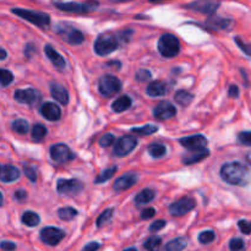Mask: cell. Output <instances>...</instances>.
Listing matches in <instances>:
<instances>
[{
    "label": "cell",
    "mask_w": 251,
    "mask_h": 251,
    "mask_svg": "<svg viewBox=\"0 0 251 251\" xmlns=\"http://www.w3.org/2000/svg\"><path fill=\"white\" fill-rule=\"evenodd\" d=\"M132 33L131 29L129 31H124L122 33L112 34V33H104L98 36V38L95 42V51L96 54L100 56H105L112 54L113 51L117 50L119 48L120 43H125L129 41V36Z\"/></svg>",
    "instance_id": "6da1fadb"
},
{
    "label": "cell",
    "mask_w": 251,
    "mask_h": 251,
    "mask_svg": "<svg viewBox=\"0 0 251 251\" xmlns=\"http://www.w3.org/2000/svg\"><path fill=\"white\" fill-rule=\"evenodd\" d=\"M221 178L230 185L245 186L250 181V172L244 164L239 162H230L221 168Z\"/></svg>",
    "instance_id": "7a4b0ae2"
},
{
    "label": "cell",
    "mask_w": 251,
    "mask_h": 251,
    "mask_svg": "<svg viewBox=\"0 0 251 251\" xmlns=\"http://www.w3.org/2000/svg\"><path fill=\"white\" fill-rule=\"evenodd\" d=\"M157 48L164 58H174L180 51V42L174 34L166 33L159 38Z\"/></svg>",
    "instance_id": "3957f363"
},
{
    "label": "cell",
    "mask_w": 251,
    "mask_h": 251,
    "mask_svg": "<svg viewBox=\"0 0 251 251\" xmlns=\"http://www.w3.org/2000/svg\"><path fill=\"white\" fill-rule=\"evenodd\" d=\"M54 5L61 11L74 12V14H88V12H92L98 9L100 2L95 1V0H90V1L85 2H54Z\"/></svg>",
    "instance_id": "277c9868"
},
{
    "label": "cell",
    "mask_w": 251,
    "mask_h": 251,
    "mask_svg": "<svg viewBox=\"0 0 251 251\" xmlns=\"http://www.w3.org/2000/svg\"><path fill=\"white\" fill-rule=\"evenodd\" d=\"M12 14L17 15L21 19L26 20V21L31 22L32 25H36L38 27H47L50 24V17L49 15L44 14L41 11H32V10H26V9H12Z\"/></svg>",
    "instance_id": "5b68a950"
},
{
    "label": "cell",
    "mask_w": 251,
    "mask_h": 251,
    "mask_svg": "<svg viewBox=\"0 0 251 251\" xmlns=\"http://www.w3.org/2000/svg\"><path fill=\"white\" fill-rule=\"evenodd\" d=\"M56 33L60 34L61 38L66 42V43L71 44V46H78V44H82L85 41V37L83 33L80 29L75 28L71 25L68 24H60L56 26Z\"/></svg>",
    "instance_id": "8992f818"
},
{
    "label": "cell",
    "mask_w": 251,
    "mask_h": 251,
    "mask_svg": "<svg viewBox=\"0 0 251 251\" xmlns=\"http://www.w3.org/2000/svg\"><path fill=\"white\" fill-rule=\"evenodd\" d=\"M122 88V82L117 76L104 75L98 81V90L105 97H113Z\"/></svg>",
    "instance_id": "52a82bcc"
},
{
    "label": "cell",
    "mask_w": 251,
    "mask_h": 251,
    "mask_svg": "<svg viewBox=\"0 0 251 251\" xmlns=\"http://www.w3.org/2000/svg\"><path fill=\"white\" fill-rule=\"evenodd\" d=\"M50 152V157L55 163L59 164H65L69 162L73 161L75 158V154L74 152L66 146L65 144H55L50 147L49 150Z\"/></svg>",
    "instance_id": "ba28073f"
},
{
    "label": "cell",
    "mask_w": 251,
    "mask_h": 251,
    "mask_svg": "<svg viewBox=\"0 0 251 251\" xmlns=\"http://www.w3.org/2000/svg\"><path fill=\"white\" fill-rule=\"evenodd\" d=\"M137 146V139L136 137L131 136V135H125V136L120 137L117 141V145L114 146L113 153L115 156L124 157L129 154L130 152L134 151Z\"/></svg>",
    "instance_id": "9c48e42d"
},
{
    "label": "cell",
    "mask_w": 251,
    "mask_h": 251,
    "mask_svg": "<svg viewBox=\"0 0 251 251\" xmlns=\"http://www.w3.org/2000/svg\"><path fill=\"white\" fill-rule=\"evenodd\" d=\"M82 190V183L76 179H59L56 183V191L61 195H76Z\"/></svg>",
    "instance_id": "30bf717a"
},
{
    "label": "cell",
    "mask_w": 251,
    "mask_h": 251,
    "mask_svg": "<svg viewBox=\"0 0 251 251\" xmlns=\"http://www.w3.org/2000/svg\"><path fill=\"white\" fill-rule=\"evenodd\" d=\"M39 237H41V240L44 244L49 245V247H55L64 239L65 233H64V230L59 229V228L46 227L41 230Z\"/></svg>",
    "instance_id": "8fae6325"
},
{
    "label": "cell",
    "mask_w": 251,
    "mask_h": 251,
    "mask_svg": "<svg viewBox=\"0 0 251 251\" xmlns=\"http://www.w3.org/2000/svg\"><path fill=\"white\" fill-rule=\"evenodd\" d=\"M221 0H196L186 5V9L194 10V11L201 12V14L212 15L217 11Z\"/></svg>",
    "instance_id": "7c38bea8"
},
{
    "label": "cell",
    "mask_w": 251,
    "mask_h": 251,
    "mask_svg": "<svg viewBox=\"0 0 251 251\" xmlns=\"http://www.w3.org/2000/svg\"><path fill=\"white\" fill-rule=\"evenodd\" d=\"M15 100H17L19 103L27 105H37L41 100V95L37 90L34 88H26V90H16L15 91Z\"/></svg>",
    "instance_id": "4fadbf2b"
},
{
    "label": "cell",
    "mask_w": 251,
    "mask_h": 251,
    "mask_svg": "<svg viewBox=\"0 0 251 251\" xmlns=\"http://www.w3.org/2000/svg\"><path fill=\"white\" fill-rule=\"evenodd\" d=\"M195 205L196 203L195 201H194V199L185 196V198L179 199L178 201H176V202H173L169 206V213H171L172 216H176V217L184 216L188 212H190L191 210H194V208H195Z\"/></svg>",
    "instance_id": "5bb4252c"
},
{
    "label": "cell",
    "mask_w": 251,
    "mask_h": 251,
    "mask_svg": "<svg viewBox=\"0 0 251 251\" xmlns=\"http://www.w3.org/2000/svg\"><path fill=\"white\" fill-rule=\"evenodd\" d=\"M180 145L185 147L186 150L190 151H199V150H203L207 146V139L202 135H193V136L184 137V139L179 140Z\"/></svg>",
    "instance_id": "9a60e30c"
},
{
    "label": "cell",
    "mask_w": 251,
    "mask_h": 251,
    "mask_svg": "<svg viewBox=\"0 0 251 251\" xmlns=\"http://www.w3.org/2000/svg\"><path fill=\"white\" fill-rule=\"evenodd\" d=\"M139 180V174L134 173V172H130V173H125L124 176H122L120 178H118L117 180L113 184V190L115 191H124L127 189L132 188V186L136 184V181Z\"/></svg>",
    "instance_id": "2e32d148"
},
{
    "label": "cell",
    "mask_w": 251,
    "mask_h": 251,
    "mask_svg": "<svg viewBox=\"0 0 251 251\" xmlns=\"http://www.w3.org/2000/svg\"><path fill=\"white\" fill-rule=\"evenodd\" d=\"M176 114V108L174 107L172 103L166 102V100L159 102L153 109L154 118L158 120L171 119V118H173Z\"/></svg>",
    "instance_id": "e0dca14e"
},
{
    "label": "cell",
    "mask_w": 251,
    "mask_h": 251,
    "mask_svg": "<svg viewBox=\"0 0 251 251\" xmlns=\"http://www.w3.org/2000/svg\"><path fill=\"white\" fill-rule=\"evenodd\" d=\"M39 112L43 115L44 119L49 120V122H58L61 118V109L59 108L58 104H55V103H43L42 107L39 108Z\"/></svg>",
    "instance_id": "ac0fdd59"
},
{
    "label": "cell",
    "mask_w": 251,
    "mask_h": 251,
    "mask_svg": "<svg viewBox=\"0 0 251 251\" xmlns=\"http://www.w3.org/2000/svg\"><path fill=\"white\" fill-rule=\"evenodd\" d=\"M20 178V169L11 164H2L0 168V180L2 183H12Z\"/></svg>",
    "instance_id": "d6986e66"
},
{
    "label": "cell",
    "mask_w": 251,
    "mask_h": 251,
    "mask_svg": "<svg viewBox=\"0 0 251 251\" xmlns=\"http://www.w3.org/2000/svg\"><path fill=\"white\" fill-rule=\"evenodd\" d=\"M49 88H50V93H51V96H53L54 100H58L61 105L68 104L69 93H68V91L63 87V86L59 85V83H56V82H51L50 86H49Z\"/></svg>",
    "instance_id": "ffe728a7"
},
{
    "label": "cell",
    "mask_w": 251,
    "mask_h": 251,
    "mask_svg": "<svg viewBox=\"0 0 251 251\" xmlns=\"http://www.w3.org/2000/svg\"><path fill=\"white\" fill-rule=\"evenodd\" d=\"M44 53H46L47 58L51 61V64H53L56 69H64L66 66L65 59H64L53 47L49 46V44H47V46L44 47Z\"/></svg>",
    "instance_id": "44dd1931"
},
{
    "label": "cell",
    "mask_w": 251,
    "mask_h": 251,
    "mask_svg": "<svg viewBox=\"0 0 251 251\" xmlns=\"http://www.w3.org/2000/svg\"><path fill=\"white\" fill-rule=\"evenodd\" d=\"M208 154H210V151H208L207 149L199 150V151L193 152V153L185 154V156L181 158V162H183V164H185V166H191V164H195L203 161L206 157H208Z\"/></svg>",
    "instance_id": "7402d4cb"
},
{
    "label": "cell",
    "mask_w": 251,
    "mask_h": 251,
    "mask_svg": "<svg viewBox=\"0 0 251 251\" xmlns=\"http://www.w3.org/2000/svg\"><path fill=\"white\" fill-rule=\"evenodd\" d=\"M206 25L208 26V28H212L218 31V29H229L230 26L233 25L232 20L223 19V17H210L206 22Z\"/></svg>",
    "instance_id": "603a6c76"
},
{
    "label": "cell",
    "mask_w": 251,
    "mask_h": 251,
    "mask_svg": "<svg viewBox=\"0 0 251 251\" xmlns=\"http://www.w3.org/2000/svg\"><path fill=\"white\" fill-rule=\"evenodd\" d=\"M166 92L167 86L162 81H153V82L150 83L146 90V93L151 97H161V96L166 95Z\"/></svg>",
    "instance_id": "cb8c5ba5"
},
{
    "label": "cell",
    "mask_w": 251,
    "mask_h": 251,
    "mask_svg": "<svg viewBox=\"0 0 251 251\" xmlns=\"http://www.w3.org/2000/svg\"><path fill=\"white\" fill-rule=\"evenodd\" d=\"M131 98L129 97V96L124 95L122 96V97H119L118 100H115L114 102H113L112 104V109L114 110L115 113H123L125 112L126 109H129L130 107H131Z\"/></svg>",
    "instance_id": "d4e9b609"
},
{
    "label": "cell",
    "mask_w": 251,
    "mask_h": 251,
    "mask_svg": "<svg viewBox=\"0 0 251 251\" xmlns=\"http://www.w3.org/2000/svg\"><path fill=\"white\" fill-rule=\"evenodd\" d=\"M156 196V193L152 189H145V190L140 191L136 196H135V203L136 205H144V203L151 202Z\"/></svg>",
    "instance_id": "484cf974"
},
{
    "label": "cell",
    "mask_w": 251,
    "mask_h": 251,
    "mask_svg": "<svg viewBox=\"0 0 251 251\" xmlns=\"http://www.w3.org/2000/svg\"><path fill=\"white\" fill-rule=\"evenodd\" d=\"M188 245V239L184 237L176 238V239L171 240L169 243H167L164 250L166 251H183Z\"/></svg>",
    "instance_id": "4316f807"
},
{
    "label": "cell",
    "mask_w": 251,
    "mask_h": 251,
    "mask_svg": "<svg viewBox=\"0 0 251 251\" xmlns=\"http://www.w3.org/2000/svg\"><path fill=\"white\" fill-rule=\"evenodd\" d=\"M21 221L25 226H27V227H36V226H38L39 222H41V218H39V216L37 215V213L32 212V211H26V212L22 215Z\"/></svg>",
    "instance_id": "83f0119b"
},
{
    "label": "cell",
    "mask_w": 251,
    "mask_h": 251,
    "mask_svg": "<svg viewBox=\"0 0 251 251\" xmlns=\"http://www.w3.org/2000/svg\"><path fill=\"white\" fill-rule=\"evenodd\" d=\"M174 100H176V102L178 103V104L183 105V107H186V105L190 104L191 102H193L194 100V96L191 95V93L186 92V91H178V92L176 93V96H174Z\"/></svg>",
    "instance_id": "f1b7e54d"
},
{
    "label": "cell",
    "mask_w": 251,
    "mask_h": 251,
    "mask_svg": "<svg viewBox=\"0 0 251 251\" xmlns=\"http://www.w3.org/2000/svg\"><path fill=\"white\" fill-rule=\"evenodd\" d=\"M147 152L153 158H161V157H163L166 154L167 149L161 144H151L147 147Z\"/></svg>",
    "instance_id": "f546056e"
},
{
    "label": "cell",
    "mask_w": 251,
    "mask_h": 251,
    "mask_svg": "<svg viewBox=\"0 0 251 251\" xmlns=\"http://www.w3.org/2000/svg\"><path fill=\"white\" fill-rule=\"evenodd\" d=\"M47 135V127L42 124H34L31 130L32 140L34 141H42Z\"/></svg>",
    "instance_id": "4dcf8cb0"
},
{
    "label": "cell",
    "mask_w": 251,
    "mask_h": 251,
    "mask_svg": "<svg viewBox=\"0 0 251 251\" xmlns=\"http://www.w3.org/2000/svg\"><path fill=\"white\" fill-rule=\"evenodd\" d=\"M117 171H118V167H115V166L109 167V168H107V169H105V171H103L102 173H100V176H98L97 178H96L95 183L96 184L105 183V181L109 180V179L112 178V176H114L115 173H117Z\"/></svg>",
    "instance_id": "1f68e13d"
},
{
    "label": "cell",
    "mask_w": 251,
    "mask_h": 251,
    "mask_svg": "<svg viewBox=\"0 0 251 251\" xmlns=\"http://www.w3.org/2000/svg\"><path fill=\"white\" fill-rule=\"evenodd\" d=\"M157 131H158V126L153 124H147V125H144L142 127H134V129H131V132H135V134L137 135H141V136L152 135Z\"/></svg>",
    "instance_id": "d6a6232c"
},
{
    "label": "cell",
    "mask_w": 251,
    "mask_h": 251,
    "mask_svg": "<svg viewBox=\"0 0 251 251\" xmlns=\"http://www.w3.org/2000/svg\"><path fill=\"white\" fill-rule=\"evenodd\" d=\"M162 247V239L159 237H151L145 242L144 248L147 251H159Z\"/></svg>",
    "instance_id": "836d02e7"
},
{
    "label": "cell",
    "mask_w": 251,
    "mask_h": 251,
    "mask_svg": "<svg viewBox=\"0 0 251 251\" xmlns=\"http://www.w3.org/2000/svg\"><path fill=\"white\" fill-rule=\"evenodd\" d=\"M12 130L17 134H27L28 132V123L25 119H16L11 124Z\"/></svg>",
    "instance_id": "e575fe53"
},
{
    "label": "cell",
    "mask_w": 251,
    "mask_h": 251,
    "mask_svg": "<svg viewBox=\"0 0 251 251\" xmlns=\"http://www.w3.org/2000/svg\"><path fill=\"white\" fill-rule=\"evenodd\" d=\"M58 216L63 221H71L77 216V211L73 207H63L58 210Z\"/></svg>",
    "instance_id": "d590c367"
},
{
    "label": "cell",
    "mask_w": 251,
    "mask_h": 251,
    "mask_svg": "<svg viewBox=\"0 0 251 251\" xmlns=\"http://www.w3.org/2000/svg\"><path fill=\"white\" fill-rule=\"evenodd\" d=\"M113 212H114V210H113V208H108V210H105L104 212L100 213V217L97 218V222H96L97 227L98 228H102L103 226L107 225V223L109 222L110 220H112Z\"/></svg>",
    "instance_id": "8d00e7d4"
},
{
    "label": "cell",
    "mask_w": 251,
    "mask_h": 251,
    "mask_svg": "<svg viewBox=\"0 0 251 251\" xmlns=\"http://www.w3.org/2000/svg\"><path fill=\"white\" fill-rule=\"evenodd\" d=\"M0 80H1L2 87H6L7 85H10L14 81V75L9 70H6V69H1V71H0Z\"/></svg>",
    "instance_id": "74e56055"
},
{
    "label": "cell",
    "mask_w": 251,
    "mask_h": 251,
    "mask_svg": "<svg viewBox=\"0 0 251 251\" xmlns=\"http://www.w3.org/2000/svg\"><path fill=\"white\" fill-rule=\"evenodd\" d=\"M215 238L216 235L212 230H205V232H202L199 235V242L201 244H211L215 240Z\"/></svg>",
    "instance_id": "f35d334b"
},
{
    "label": "cell",
    "mask_w": 251,
    "mask_h": 251,
    "mask_svg": "<svg viewBox=\"0 0 251 251\" xmlns=\"http://www.w3.org/2000/svg\"><path fill=\"white\" fill-rule=\"evenodd\" d=\"M244 242L242 239H239V238H234V239H232L229 242L230 251H242L244 250Z\"/></svg>",
    "instance_id": "ab89813d"
},
{
    "label": "cell",
    "mask_w": 251,
    "mask_h": 251,
    "mask_svg": "<svg viewBox=\"0 0 251 251\" xmlns=\"http://www.w3.org/2000/svg\"><path fill=\"white\" fill-rule=\"evenodd\" d=\"M238 227H239L240 232H242L243 234H251V221L240 220L239 222H238Z\"/></svg>",
    "instance_id": "60d3db41"
},
{
    "label": "cell",
    "mask_w": 251,
    "mask_h": 251,
    "mask_svg": "<svg viewBox=\"0 0 251 251\" xmlns=\"http://www.w3.org/2000/svg\"><path fill=\"white\" fill-rule=\"evenodd\" d=\"M238 140H239L240 144L245 145V146H251V131L240 132Z\"/></svg>",
    "instance_id": "b9f144b4"
},
{
    "label": "cell",
    "mask_w": 251,
    "mask_h": 251,
    "mask_svg": "<svg viewBox=\"0 0 251 251\" xmlns=\"http://www.w3.org/2000/svg\"><path fill=\"white\" fill-rule=\"evenodd\" d=\"M150 78H151V73L149 70L141 69V70H139L136 73V80L140 81V82H146Z\"/></svg>",
    "instance_id": "7bdbcfd3"
},
{
    "label": "cell",
    "mask_w": 251,
    "mask_h": 251,
    "mask_svg": "<svg viewBox=\"0 0 251 251\" xmlns=\"http://www.w3.org/2000/svg\"><path fill=\"white\" fill-rule=\"evenodd\" d=\"M235 43L238 44V47H239L240 49H242L243 51H244L245 54H247V55H249V56H251V44H247V43H244V42L242 41V39L239 38V37H235Z\"/></svg>",
    "instance_id": "ee69618b"
},
{
    "label": "cell",
    "mask_w": 251,
    "mask_h": 251,
    "mask_svg": "<svg viewBox=\"0 0 251 251\" xmlns=\"http://www.w3.org/2000/svg\"><path fill=\"white\" fill-rule=\"evenodd\" d=\"M113 142H114V136L112 134H105L100 139V145L102 147H109Z\"/></svg>",
    "instance_id": "f6af8a7d"
},
{
    "label": "cell",
    "mask_w": 251,
    "mask_h": 251,
    "mask_svg": "<svg viewBox=\"0 0 251 251\" xmlns=\"http://www.w3.org/2000/svg\"><path fill=\"white\" fill-rule=\"evenodd\" d=\"M24 172L25 174H26L27 178L29 179V180L32 181V183H34V181L37 180V176H36V169L33 168V167L31 166H24Z\"/></svg>",
    "instance_id": "bcb514c9"
},
{
    "label": "cell",
    "mask_w": 251,
    "mask_h": 251,
    "mask_svg": "<svg viewBox=\"0 0 251 251\" xmlns=\"http://www.w3.org/2000/svg\"><path fill=\"white\" fill-rule=\"evenodd\" d=\"M166 225H167L166 221H163V220L156 221V222H153V223H152L151 226H150V230H151L152 233L158 232V230L163 229V228L166 227Z\"/></svg>",
    "instance_id": "7dc6e473"
},
{
    "label": "cell",
    "mask_w": 251,
    "mask_h": 251,
    "mask_svg": "<svg viewBox=\"0 0 251 251\" xmlns=\"http://www.w3.org/2000/svg\"><path fill=\"white\" fill-rule=\"evenodd\" d=\"M156 215V211L154 208H146L141 212V218L142 220H149V218H152L153 216Z\"/></svg>",
    "instance_id": "c3c4849f"
},
{
    "label": "cell",
    "mask_w": 251,
    "mask_h": 251,
    "mask_svg": "<svg viewBox=\"0 0 251 251\" xmlns=\"http://www.w3.org/2000/svg\"><path fill=\"white\" fill-rule=\"evenodd\" d=\"M100 248V243L91 242V243H88L87 245H85V247H83L82 251H97Z\"/></svg>",
    "instance_id": "681fc988"
},
{
    "label": "cell",
    "mask_w": 251,
    "mask_h": 251,
    "mask_svg": "<svg viewBox=\"0 0 251 251\" xmlns=\"http://www.w3.org/2000/svg\"><path fill=\"white\" fill-rule=\"evenodd\" d=\"M26 199H27V193L25 190H17L16 193H15V200L16 201L22 202V201H25Z\"/></svg>",
    "instance_id": "f907efd6"
},
{
    "label": "cell",
    "mask_w": 251,
    "mask_h": 251,
    "mask_svg": "<svg viewBox=\"0 0 251 251\" xmlns=\"http://www.w3.org/2000/svg\"><path fill=\"white\" fill-rule=\"evenodd\" d=\"M228 95L232 98H237L239 96V87L235 85H232L229 87V90H228Z\"/></svg>",
    "instance_id": "816d5d0a"
},
{
    "label": "cell",
    "mask_w": 251,
    "mask_h": 251,
    "mask_svg": "<svg viewBox=\"0 0 251 251\" xmlns=\"http://www.w3.org/2000/svg\"><path fill=\"white\" fill-rule=\"evenodd\" d=\"M1 249L4 251H14L15 249H16V245L11 242H2Z\"/></svg>",
    "instance_id": "f5cc1de1"
},
{
    "label": "cell",
    "mask_w": 251,
    "mask_h": 251,
    "mask_svg": "<svg viewBox=\"0 0 251 251\" xmlns=\"http://www.w3.org/2000/svg\"><path fill=\"white\" fill-rule=\"evenodd\" d=\"M5 58H6V51L5 49H1V60H4Z\"/></svg>",
    "instance_id": "db71d44e"
},
{
    "label": "cell",
    "mask_w": 251,
    "mask_h": 251,
    "mask_svg": "<svg viewBox=\"0 0 251 251\" xmlns=\"http://www.w3.org/2000/svg\"><path fill=\"white\" fill-rule=\"evenodd\" d=\"M124 251H137V250L135 249V248H130V249H126V250H124Z\"/></svg>",
    "instance_id": "11a10c76"
},
{
    "label": "cell",
    "mask_w": 251,
    "mask_h": 251,
    "mask_svg": "<svg viewBox=\"0 0 251 251\" xmlns=\"http://www.w3.org/2000/svg\"><path fill=\"white\" fill-rule=\"evenodd\" d=\"M151 2H158V1H163V0H150Z\"/></svg>",
    "instance_id": "9f6ffc18"
},
{
    "label": "cell",
    "mask_w": 251,
    "mask_h": 251,
    "mask_svg": "<svg viewBox=\"0 0 251 251\" xmlns=\"http://www.w3.org/2000/svg\"><path fill=\"white\" fill-rule=\"evenodd\" d=\"M113 1H126V0H113Z\"/></svg>",
    "instance_id": "6f0895ef"
}]
</instances>
